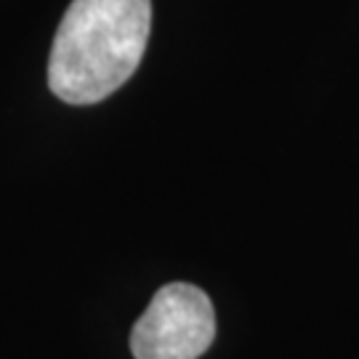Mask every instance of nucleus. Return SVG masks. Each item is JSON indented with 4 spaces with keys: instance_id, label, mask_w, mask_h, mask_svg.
<instances>
[{
    "instance_id": "2",
    "label": "nucleus",
    "mask_w": 359,
    "mask_h": 359,
    "mask_svg": "<svg viewBox=\"0 0 359 359\" xmlns=\"http://www.w3.org/2000/svg\"><path fill=\"white\" fill-rule=\"evenodd\" d=\"M216 338V311L200 287H160L130 333L136 359H197Z\"/></svg>"
},
{
    "instance_id": "1",
    "label": "nucleus",
    "mask_w": 359,
    "mask_h": 359,
    "mask_svg": "<svg viewBox=\"0 0 359 359\" xmlns=\"http://www.w3.org/2000/svg\"><path fill=\"white\" fill-rule=\"evenodd\" d=\"M149 29V0H72L48 59L51 90L77 107L112 96L142 65Z\"/></svg>"
}]
</instances>
